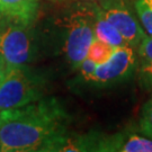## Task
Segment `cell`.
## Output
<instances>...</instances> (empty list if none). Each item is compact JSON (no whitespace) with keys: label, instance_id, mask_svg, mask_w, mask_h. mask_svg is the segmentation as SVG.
I'll use <instances>...</instances> for the list:
<instances>
[{"label":"cell","instance_id":"cell-4","mask_svg":"<svg viewBox=\"0 0 152 152\" xmlns=\"http://www.w3.org/2000/svg\"><path fill=\"white\" fill-rule=\"evenodd\" d=\"M33 54V38L29 27L7 25L0 33V55L8 68L26 65Z\"/></svg>","mask_w":152,"mask_h":152},{"label":"cell","instance_id":"cell-1","mask_svg":"<svg viewBox=\"0 0 152 152\" xmlns=\"http://www.w3.org/2000/svg\"><path fill=\"white\" fill-rule=\"evenodd\" d=\"M68 114L55 98L38 99L0 112V151H42L46 143L65 133Z\"/></svg>","mask_w":152,"mask_h":152},{"label":"cell","instance_id":"cell-15","mask_svg":"<svg viewBox=\"0 0 152 152\" xmlns=\"http://www.w3.org/2000/svg\"><path fill=\"white\" fill-rule=\"evenodd\" d=\"M9 70H10V69L8 68V65L6 64V62L4 61V59L1 58V55H0V86H1V83H2L5 77L7 76V73H8Z\"/></svg>","mask_w":152,"mask_h":152},{"label":"cell","instance_id":"cell-2","mask_svg":"<svg viewBox=\"0 0 152 152\" xmlns=\"http://www.w3.org/2000/svg\"><path fill=\"white\" fill-rule=\"evenodd\" d=\"M43 97V82L26 65L11 68L0 86V112L20 107Z\"/></svg>","mask_w":152,"mask_h":152},{"label":"cell","instance_id":"cell-6","mask_svg":"<svg viewBox=\"0 0 152 152\" xmlns=\"http://www.w3.org/2000/svg\"><path fill=\"white\" fill-rule=\"evenodd\" d=\"M95 10L118 31L127 45L139 46L145 32L123 2L106 4L103 7L96 6Z\"/></svg>","mask_w":152,"mask_h":152},{"label":"cell","instance_id":"cell-14","mask_svg":"<svg viewBox=\"0 0 152 152\" xmlns=\"http://www.w3.org/2000/svg\"><path fill=\"white\" fill-rule=\"evenodd\" d=\"M96 66H97V63H95L91 59L86 58V59L81 62V64H80L78 70H80L82 77H83L87 81H91L92 77H94V73H95V71H96Z\"/></svg>","mask_w":152,"mask_h":152},{"label":"cell","instance_id":"cell-12","mask_svg":"<svg viewBox=\"0 0 152 152\" xmlns=\"http://www.w3.org/2000/svg\"><path fill=\"white\" fill-rule=\"evenodd\" d=\"M134 8L144 32L152 36V0H134Z\"/></svg>","mask_w":152,"mask_h":152},{"label":"cell","instance_id":"cell-9","mask_svg":"<svg viewBox=\"0 0 152 152\" xmlns=\"http://www.w3.org/2000/svg\"><path fill=\"white\" fill-rule=\"evenodd\" d=\"M94 32H95V38H98L114 48L126 45V42L124 41L123 36L118 33V31L107 19L100 16L96 10H95Z\"/></svg>","mask_w":152,"mask_h":152},{"label":"cell","instance_id":"cell-3","mask_svg":"<svg viewBox=\"0 0 152 152\" xmlns=\"http://www.w3.org/2000/svg\"><path fill=\"white\" fill-rule=\"evenodd\" d=\"M94 15L89 11H78L65 20L66 38L64 43L65 56L73 69H79L81 62L88 56V50L95 38Z\"/></svg>","mask_w":152,"mask_h":152},{"label":"cell","instance_id":"cell-7","mask_svg":"<svg viewBox=\"0 0 152 152\" xmlns=\"http://www.w3.org/2000/svg\"><path fill=\"white\" fill-rule=\"evenodd\" d=\"M95 151L152 152V139L135 133H117L96 137Z\"/></svg>","mask_w":152,"mask_h":152},{"label":"cell","instance_id":"cell-11","mask_svg":"<svg viewBox=\"0 0 152 152\" xmlns=\"http://www.w3.org/2000/svg\"><path fill=\"white\" fill-rule=\"evenodd\" d=\"M114 50V46L105 43V42L98 39V38H94V41L90 44V48L88 50L87 58L91 59L97 64H102L110 58Z\"/></svg>","mask_w":152,"mask_h":152},{"label":"cell","instance_id":"cell-5","mask_svg":"<svg viewBox=\"0 0 152 152\" xmlns=\"http://www.w3.org/2000/svg\"><path fill=\"white\" fill-rule=\"evenodd\" d=\"M135 62L133 46L127 44L117 46L108 60L102 64H97L91 82L108 85L121 81L130 76L135 66Z\"/></svg>","mask_w":152,"mask_h":152},{"label":"cell","instance_id":"cell-16","mask_svg":"<svg viewBox=\"0 0 152 152\" xmlns=\"http://www.w3.org/2000/svg\"><path fill=\"white\" fill-rule=\"evenodd\" d=\"M55 1H65V0H55ZM71 1H79V0H71ZM86 1H96V0H86Z\"/></svg>","mask_w":152,"mask_h":152},{"label":"cell","instance_id":"cell-8","mask_svg":"<svg viewBox=\"0 0 152 152\" xmlns=\"http://www.w3.org/2000/svg\"><path fill=\"white\" fill-rule=\"evenodd\" d=\"M38 0H0V23L31 27L38 14Z\"/></svg>","mask_w":152,"mask_h":152},{"label":"cell","instance_id":"cell-10","mask_svg":"<svg viewBox=\"0 0 152 152\" xmlns=\"http://www.w3.org/2000/svg\"><path fill=\"white\" fill-rule=\"evenodd\" d=\"M139 54L142 80L148 88H152V36L147 33L139 44Z\"/></svg>","mask_w":152,"mask_h":152},{"label":"cell","instance_id":"cell-13","mask_svg":"<svg viewBox=\"0 0 152 152\" xmlns=\"http://www.w3.org/2000/svg\"><path fill=\"white\" fill-rule=\"evenodd\" d=\"M140 132L143 135L152 139V97L148 100L142 109L140 118Z\"/></svg>","mask_w":152,"mask_h":152}]
</instances>
